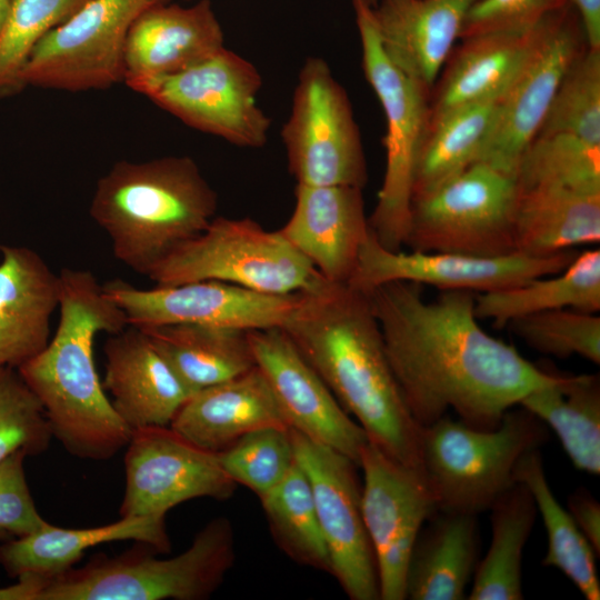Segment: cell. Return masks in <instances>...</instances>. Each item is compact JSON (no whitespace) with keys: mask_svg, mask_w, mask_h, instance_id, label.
Masks as SVG:
<instances>
[{"mask_svg":"<svg viewBox=\"0 0 600 600\" xmlns=\"http://www.w3.org/2000/svg\"><path fill=\"white\" fill-rule=\"evenodd\" d=\"M170 428L194 446L216 453L254 430L290 429L271 386L257 366L191 394Z\"/></svg>","mask_w":600,"mask_h":600,"instance_id":"24","label":"cell"},{"mask_svg":"<svg viewBox=\"0 0 600 600\" xmlns=\"http://www.w3.org/2000/svg\"><path fill=\"white\" fill-rule=\"evenodd\" d=\"M578 253L576 249H567L547 257H529L518 252L503 257H477L450 252L391 251L382 247L370 230L347 284L362 293L392 281L430 284L441 290L491 292L558 273Z\"/></svg>","mask_w":600,"mask_h":600,"instance_id":"16","label":"cell"},{"mask_svg":"<svg viewBox=\"0 0 600 600\" xmlns=\"http://www.w3.org/2000/svg\"><path fill=\"white\" fill-rule=\"evenodd\" d=\"M259 499L278 547L297 563L331 573L311 486L300 466L294 462L282 481Z\"/></svg>","mask_w":600,"mask_h":600,"instance_id":"36","label":"cell"},{"mask_svg":"<svg viewBox=\"0 0 600 600\" xmlns=\"http://www.w3.org/2000/svg\"><path fill=\"white\" fill-rule=\"evenodd\" d=\"M517 180L520 187L600 193V146L568 133L539 134L520 159Z\"/></svg>","mask_w":600,"mask_h":600,"instance_id":"37","label":"cell"},{"mask_svg":"<svg viewBox=\"0 0 600 600\" xmlns=\"http://www.w3.org/2000/svg\"><path fill=\"white\" fill-rule=\"evenodd\" d=\"M491 543L473 573L470 600H521L522 553L538 514L529 489L516 481L490 507Z\"/></svg>","mask_w":600,"mask_h":600,"instance_id":"33","label":"cell"},{"mask_svg":"<svg viewBox=\"0 0 600 600\" xmlns=\"http://www.w3.org/2000/svg\"><path fill=\"white\" fill-rule=\"evenodd\" d=\"M502 96L458 107L428 121L416 160L412 199L477 162Z\"/></svg>","mask_w":600,"mask_h":600,"instance_id":"34","label":"cell"},{"mask_svg":"<svg viewBox=\"0 0 600 600\" xmlns=\"http://www.w3.org/2000/svg\"><path fill=\"white\" fill-rule=\"evenodd\" d=\"M514 480L529 489L544 523L548 549L542 566L560 570L587 600H599L598 556L567 508L554 497L544 472L540 449L527 452L519 460Z\"/></svg>","mask_w":600,"mask_h":600,"instance_id":"35","label":"cell"},{"mask_svg":"<svg viewBox=\"0 0 600 600\" xmlns=\"http://www.w3.org/2000/svg\"><path fill=\"white\" fill-rule=\"evenodd\" d=\"M157 286L216 280L267 294L314 293L330 283L279 231L250 218H213L152 268Z\"/></svg>","mask_w":600,"mask_h":600,"instance_id":"7","label":"cell"},{"mask_svg":"<svg viewBox=\"0 0 600 600\" xmlns=\"http://www.w3.org/2000/svg\"><path fill=\"white\" fill-rule=\"evenodd\" d=\"M479 541L477 514L437 510L412 547L406 599H464L478 564Z\"/></svg>","mask_w":600,"mask_h":600,"instance_id":"26","label":"cell"},{"mask_svg":"<svg viewBox=\"0 0 600 600\" xmlns=\"http://www.w3.org/2000/svg\"><path fill=\"white\" fill-rule=\"evenodd\" d=\"M557 309L588 313L600 310V250L578 253L562 271L532 279L509 289L476 294L478 319H491L496 328L510 321Z\"/></svg>","mask_w":600,"mask_h":600,"instance_id":"31","label":"cell"},{"mask_svg":"<svg viewBox=\"0 0 600 600\" xmlns=\"http://www.w3.org/2000/svg\"><path fill=\"white\" fill-rule=\"evenodd\" d=\"M281 138L297 184L364 187L367 164L350 101L320 57L301 67Z\"/></svg>","mask_w":600,"mask_h":600,"instance_id":"10","label":"cell"},{"mask_svg":"<svg viewBox=\"0 0 600 600\" xmlns=\"http://www.w3.org/2000/svg\"><path fill=\"white\" fill-rule=\"evenodd\" d=\"M10 0H0V30L9 10Z\"/></svg>","mask_w":600,"mask_h":600,"instance_id":"47","label":"cell"},{"mask_svg":"<svg viewBox=\"0 0 600 600\" xmlns=\"http://www.w3.org/2000/svg\"><path fill=\"white\" fill-rule=\"evenodd\" d=\"M141 330L193 393L256 366L248 330L199 323L162 324Z\"/></svg>","mask_w":600,"mask_h":600,"instance_id":"30","label":"cell"},{"mask_svg":"<svg viewBox=\"0 0 600 600\" xmlns=\"http://www.w3.org/2000/svg\"><path fill=\"white\" fill-rule=\"evenodd\" d=\"M532 349L557 358L580 356L600 363V317L573 309L542 311L509 322Z\"/></svg>","mask_w":600,"mask_h":600,"instance_id":"41","label":"cell"},{"mask_svg":"<svg viewBox=\"0 0 600 600\" xmlns=\"http://www.w3.org/2000/svg\"><path fill=\"white\" fill-rule=\"evenodd\" d=\"M568 3V0H477L466 14L460 38L530 29Z\"/></svg>","mask_w":600,"mask_h":600,"instance_id":"43","label":"cell"},{"mask_svg":"<svg viewBox=\"0 0 600 600\" xmlns=\"http://www.w3.org/2000/svg\"><path fill=\"white\" fill-rule=\"evenodd\" d=\"M351 2L361 42L363 72L382 106L387 122L386 171L368 222L382 247L399 251L408 233L414 166L428 123L426 89L388 58L377 30L373 4L369 0Z\"/></svg>","mask_w":600,"mask_h":600,"instance_id":"8","label":"cell"},{"mask_svg":"<svg viewBox=\"0 0 600 600\" xmlns=\"http://www.w3.org/2000/svg\"><path fill=\"white\" fill-rule=\"evenodd\" d=\"M422 290L420 283L392 281L366 293L391 369L420 426L453 410L471 428L494 429L529 392L561 377L487 333L474 312V292L441 290L427 301Z\"/></svg>","mask_w":600,"mask_h":600,"instance_id":"1","label":"cell"},{"mask_svg":"<svg viewBox=\"0 0 600 600\" xmlns=\"http://www.w3.org/2000/svg\"><path fill=\"white\" fill-rule=\"evenodd\" d=\"M59 280L56 333L17 370L42 404L52 437L70 454L108 460L127 447L132 430L104 393L93 346L99 332H120L128 320L91 271L64 268Z\"/></svg>","mask_w":600,"mask_h":600,"instance_id":"3","label":"cell"},{"mask_svg":"<svg viewBox=\"0 0 600 600\" xmlns=\"http://www.w3.org/2000/svg\"><path fill=\"white\" fill-rule=\"evenodd\" d=\"M549 440L548 427L521 406L479 430L448 413L423 427L421 471L437 509L479 514L516 483L519 460Z\"/></svg>","mask_w":600,"mask_h":600,"instance_id":"6","label":"cell"},{"mask_svg":"<svg viewBox=\"0 0 600 600\" xmlns=\"http://www.w3.org/2000/svg\"><path fill=\"white\" fill-rule=\"evenodd\" d=\"M567 510L579 530L593 548L600 553V503L586 489L577 488L567 499Z\"/></svg>","mask_w":600,"mask_h":600,"instance_id":"45","label":"cell"},{"mask_svg":"<svg viewBox=\"0 0 600 600\" xmlns=\"http://www.w3.org/2000/svg\"><path fill=\"white\" fill-rule=\"evenodd\" d=\"M296 206L278 231L332 283L347 284L370 232L362 188L297 184Z\"/></svg>","mask_w":600,"mask_h":600,"instance_id":"20","label":"cell"},{"mask_svg":"<svg viewBox=\"0 0 600 600\" xmlns=\"http://www.w3.org/2000/svg\"><path fill=\"white\" fill-rule=\"evenodd\" d=\"M0 367L18 369L50 341L59 273L24 246H0Z\"/></svg>","mask_w":600,"mask_h":600,"instance_id":"23","label":"cell"},{"mask_svg":"<svg viewBox=\"0 0 600 600\" xmlns=\"http://www.w3.org/2000/svg\"><path fill=\"white\" fill-rule=\"evenodd\" d=\"M256 366L271 386L290 429L323 443L358 467L368 442L363 429L338 402L330 389L281 328L249 330Z\"/></svg>","mask_w":600,"mask_h":600,"instance_id":"19","label":"cell"},{"mask_svg":"<svg viewBox=\"0 0 600 600\" xmlns=\"http://www.w3.org/2000/svg\"><path fill=\"white\" fill-rule=\"evenodd\" d=\"M600 241V193L520 187L514 212L518 253L547 257Z\"/></svg>","mask_w":600,"mask_h":600,"instance_id":"28","label":"cell"},{"mask_svg":"<svg viewBox=\"0 0 600 600\" xmlns=\"http://www.w3.org/2000/svg\"><path fill=\"white\" fill-rule=\"evenodd\" d=\"M516 177L474 162L411 200L404 244L412 251L477 257L516 253Z\"/></svg>","mask_w":600,"mask_h":600,"instance_id":"9","label":"cell"},{"mask_svg":"<svg viewBox=\"0 0 600 600\" xmlns=\"http://www.w3.org/2000/svg\"><path fill=\"white\" fill-rule=\"evenodd\" d=\"M89 0H10L0 30V98L20 91V76L38 42Z\"/></svg>","mask_w":600,"mask_h":600,"instance_id":"38","label":"cell"},{"mask_svg":"<svg viewBox=\"0 0 600 600\" xmlns=\"http://www.w3.org/2000/svg\"><path fill=\"white\" fill-rule=\"evenodd\" d=\"M261 86L257 67L223 47L183 71L132 90L193 129L238 147L261 148L271 123L258 106Z\"/></svg>","mask_w":600,"mask_h":600,"instance_id":"11","label":"cell"},{"mask_svg":"<svg viewBox=\"0 0 600 600\" xmlns=\"http://www.w3.org/2000/svg\"><path fill=\"white\" fill-rule=\"evenodd\" d=\"M373 6L377 3V0H369Z\"/></svg>","mask_w":600,"mask_h":600,"instance_id":"49","label":"cell"},{"mask_svg":"<svg viewBox=\"0 0 600 600\" xmlns=\"http://www.w3.org/2000/svg\"><path fill=\"white\" fill-rule=\"evenodd\" d=\"M11 534L9 532H7L6 530L1 529L0 528V540H6L10 537Z\"/></svg>","mask_w":600,"mask_h":600,"instance_id":"48","label":"cell"},{"mask_svg":"<svg viewBox=\"0 0 600 600\" xmlns=\"http://www.w3.org/2000/svg\"><path fill=\"white\" fill-rule=\"evenodd\" d=\"M550 133L600 146V50L579 51L567 69L537 136Z\"/></svg>","mask_w":600,"mask_h":600,"instance_id":"39","label":"cell"},{"mask_svg":"<svg viewBox=\"0 0 600 600\" xmlns=\"http://www.w3.org/2000/svg\"><path fill=\"white\" fill-rule=\"evenodd\" d=\"M168 0H89L33 48L20 82L70 92L123 81L128 31L147 8Z\"/></svg>","mask_w":600,"mask_h":600,"instance_id":"12","label":"cell"},{"mask_svg":"<svg viewBox=\"0 0 600 600\" xmlns=\"http://www.w3.org/2000/svg\"><path fill=\"white\" fill-rule=\"evenodd\" d=\"M52 438L42 404L18 370L0 367V461L17 450L41 454Z\"/></svg>","mask_w":600,"mask_h":600,"instance_id":"42","label":"cell"},{"mask_svg":"<svg viewBox=\"0 0 600 600\" xmlns=\"http://www.w3.org/2000/svg\"><path fill=\"white\" fill-rule=\"evenodd\" d=\"M581 22L588 48L600 50V0H568Z\"/></svg>","mask_w":600,"mask_h":600,"instance_id":"46","label":"cell"},{"mask_svg":"<svg viewBox=\"0 0 600 600\" xmlns=\"http://www.w3.org/2000/svg\"><path fill=\"white\" fill-rule=\"evenodd\" d=\"M23 450H17L0 461V528L11 536L36 532L47 522L38 512L30 493Z\"/></svg>","mask_w":600,"mask_h":600,"instance_id":"44","label":"cell"},{"mask_svg":"<svg viewBox=\"0 0 600 600\" xmlns=\"http://www.w3.org/2000/svg\"><path fill=\"white\" fill-rule=\"evenodd\" d=\"M541 21L526 30L462 39L428 121L458 107L501 97L528 58Z\"/></svg>","mask_w":600,"mask_h":600,"instance_id":"29","label":"cell"},{"mask_svg":"<svg viewBox=\"0 0 600 600\" xmlns=\"http://www.w3.org/2000/svg\"><path fill=\"white\" fill-rule=\"evenodd\" d=\"M234 558L231 522L217 517L172 558L140 551L99 554L78 569L20 576L0 588V600H203L220 587Z\"/></svg>","mask_w":600,"mask_h":600,"instance_id":"5","label":"cell"},{"mask_svg":"<svg viewBox=\"0 0 600 600\" xmlns=\"http://www.w3.org/2000/svg\"><path fill=\"white\" fill-rule=\"evenodd\" d=\"M217 206L196 161L169 156L114 163L98 180L89 212L109 237L114 258L148 277L209 226Z\"/></svg>","mask_w":600,"mask_h":600,"instance_id":"4","label":"cell"},{"mask_svg":"<svg viewBox=\"0 0 600 600\" xmlns=\"http://www.w3.org/2000/svg\"><path fill=\"white\" fill-rule=\"evenodd\" d=\"M579 44L570 3L541 21L528 58L499 102L477 162L517 178L520 159L539 133Z\"/></svg>","mask_w":600,"mask_h":600,"instance_id":"15","label":"cell"},{"mask_svg":"<svg viewBox=\"0 0 600 600\" xmlns=\"http://www.w3.org/2000/svg\"><path fill=\"white\" fill-rule=\"evenodd\" d=\"M223 31L209 0L183 7L161 2L132 22L123 53L129 88L183 71L223 48Z\"/></svg>","mask_w":600,"mask_h":600,"instance_id":"21","label":"cell"},{"mask_svg":"<svg viewBox=\"0 0 600 600\" xmlns=\"http://www.w3.org/2000/svg\"><path fill=\"white\" fill-rule=\"evenodd\" d=\"M217 456L231 480L259 498L282 481L296 462L290 431L283 428L251 431Z\"/></svg>","mask_w":600,"mask_h":600,"instance_id":"40","label":"cell"},{"mask_svg":"<svg viewBox=\"0 0 600 600\" xmlns=\"http://www.w3.org/2000/svg\"><path fill=\"white\" fill-rule=\"evenodd\" d=\"M361 510L374 552L381 600L406 599L412 547L438 510L423 477L388 457L369 440L360 454Z\"/></svg>","mask_w":600,"mask_h":600,"instance_id":"18","label":"cell"},{"mask_svg":"<svg viewBox=\"0 0 600 600\" xmlns=\"http://www.w3.org/2000/svg\"><path fill=\"white\" fill-rule=\"evenodd\" d=\"M102 290L124 312L128 324L139 329L172 323L248 331L283 329L308 296L307 292L267 294L216 280L139 289L116 279L102 284Z\"/></svg>","mask_w":600,"mask_h":600,"instance_id":"14","label":"cell"},{"mask_svg":"<svg viewBox=\"0 0 600 600\" xmlns=\"http://www.w3.org/2000/svg\"><path fill=\"white\" fill-rule=\"evenodd\" d=\"M282 330L368 440L422 474L423 427L403 398L368 296L330 283L308 293Z\"/></svg>","mask_w":600,"mask_h":600,"instance_id":"2","label":"cell"},{"mask_svg":"<svg viewBox=\"0 0 600 600\" xmlns=\"http://www.w3.org/2000/svg\"><path fill=\"white\" fill-rule=\"evenodd\" d=\"M296 462L312 490L331 573L351 600H377L374 552L361 510L357 464L334 449L289 429Z\"/></svg>","mask_w":600,"mask_h":600,"instance_id":"13","label":"cell"},{"mask_svg":"<svg viewBox=\"0 0 600 600\" xmlns=\"http://www.w3.org/2000/svg\"><path fill=\"white\" fill-rule=\"evenodd\" d=\"M477 0H377L373 16L391 62L426 90L449 57Z\"/></svg>","mask_w":600,"mask_h":600,"instance_id":"25","label":"cell"},{"mask_svg":"<svg viewBox=\"0 0 600 600\" xmlns=\"http://www.w3.org/2000/svg\"><path fill=\"white\" fill-rule=\"evenodd\" d=\"M134 540L158 551L170 550L166 516L121 517L96 528L62 529L48 523L30 534L0 544V564L13 578L66 571L98 544Z\"/></svg>","mask_w":600,"mask_h":600,"instance_id":"27","label":"cell"},{"mask_svg":"<svg viewBox=\"0 0 600 600\" xmlns=\"http://www.w3.org/2000/svg\"><path fill=\"white\" fill-rule=\"evenodd\" d=\"M518 406L553 430L577 470L600 473L599 374L561 373L554 383L529 392Z\"/></svg>","mask_w":600,"mask_h":600,"instance_id":"32","label":"cell"},{"mask_svg":"<svg viewBox=\"0 0 600 600\" xmlns=\"http://www.w3.org/2000/svg\"><path fill=\"white\" fill-rule=\"evenodd\" d=\"M124 469L121 517L166 516L191 499L227 500L236 489L216 452L194 446L170 426L133 429Z\"/></svg>","mask_w":600,"mask_h":600,"instance_id":"17","label":"cell"},{"mask_svg":"<svg viewBox=\"0 0 600 600\" xmlns=\"http://www.w3.org/2000/svg\"><path fill=\"white\" fill-rule=\"evenodd\" d=\"M103 388L112 394V406L133 430L168 427L193 394L139 328L128 326L110 334L104 343Z\"/></svg>","mask_w":600,"mask_h":600,"instance_id":"22","label":"cell"}]
</instances>
